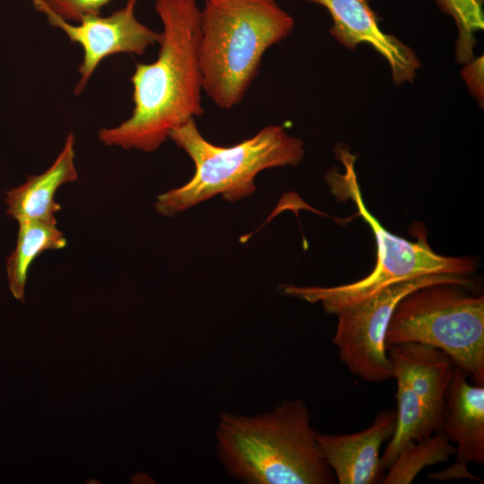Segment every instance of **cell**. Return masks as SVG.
Here are the masks:
<instances>
[{
  "label": "cell",
  "instance_id": "cell-6",
  "mask_svg": "<svg viewBox=\"0 0 484 484\" xmlns=\"http://www.w3.org/2000/svg\"><path fill=\"white\" fill-rule=\"evenodd\" d=\"M465 286L435 284L418 289L397 304L389 321L385 347L426 344L447 354L476 385H484V297Z\"/></svg>",
  "mask_w": 484,
  "mask_h": 484
},
{
  "label": "cell",
  "instance_id": "cell-18",
  "mask_svg": "<svg viewBox=\"0 0 484 484\" xmlns=\"http://www.w3.org/2000/svg\"><path fill=\"white\" fill-rule=\"evenodd\" d=\"M471 94L477 99L481 108L484 103V58L483 56L472 58L465 64L461 71Z\"/></svg>",
  "mask_w": 484,
  "mask_h": 484
},
{
  "label": "cell",
  "instance_id": "cell-14",
  "mask_svg": "<svg viewBox=\"0 0 484 484\" xmlns=\"http://www.w3.org/2000/svg\"><path fill=\"white\" fill-rule=\"evenodd\" d=\"M18 233L15 247L6 260V273L12 295L23 299L28 272L42 253L63 249L66 239L56 223L37 220H18Z\"/></svg>",
  "mask_w": 484,
  "mask_h": 484
},
{
  "label": "cell",
  "instance_id": "cell-2",
  "mask_svg": "<svg viewBox=\"0 0 484 484\" xmlns=\"http://www.w3.org/2000/svg\"><path fill=\"white\" fill-rule=\"evenodd\" d=\"M220 460L247 484H333L336 482L311 428L301 400L285 401L254 416L223 412L216 428Z\"/></svg>",
  "mask_w": 484,
  "mask_h": 484
},
{
  "label": "cell",
  "instance_id": "cell-13",
  "mask_svg": "<svg viewBox=\"0 0 484 484\" xmlns=\"http://www.w3.org/2000/svg\"><path fill=\"white\" fill-rule=\"evenodd\" d=\"M74 143L75 137L70 133L62 151L48 169L29 176L23 184L6 192L4 203L10 217L17 221L30 219L56 223V213L61 206L55 201L56 193L61 186L78 177Z\"/></svg>",
  "mask_w": 484,
  "mask_h": 484
},
{
  "label": "cell",
  "instance_id": "cell-9",
  "mask_svg": "<svg viewBox=\"0 0 484 484\" xmlns=\"http://www.w3.org/2000/svg\"><path fill=\"white\" fill-rule=\"evenodd\" d=\"M326 8L333 19L330 34L354 50L370 45L388 63L395 84L412 82L420 68L415 51L394 36L384 32L368 0H305Z\"/></svg>",
  "mask_w": 484,
  "mask_h": 484
},
{
  "label": "cell",
  "instance_id": "cell-10",
  "mask_svg": "<svg viewBox=\"0 0 484 484\" xmlns=\"http://www.w3.org/2000/svg\"><path fill=\"white\" fill-rule=\"evenodd\" d=\"M396 426V410L379 411L372 424L348 435L317 434L321 452L339 484H376L384 470L380 447Z\"/></svg>",
  "mask_w": 484,
  "mask_h": 484
},
{
  "label": "cell",
  "instance_id": "cell-4",
  "mask_svg": "<svg viewBox=\"0 0 484 484\" xmlns=\"http://www.w3.org/2000/svg\"><path fill=\"white\" fill-rule=\"evenodd\" d=\"M169 138L188 154L195 171L186 184L157 196L155 210L165 217H173L218 194L231 203L244 199L255 191L258 173L297 166L305 154L303 142L278 125H267L254 136L227 147L207 141L194 119L174 129Z\"/></svg>",
  "mask_w": 484,
  "mask_h": 484
},
{
  "label": "cell",
  "instance_id": "cell-3",
  "mask_svg": "<svg viewBox=\"0 0 484 484\" xmlns=\"http://www.w3.org/2000/svg\"><path fill=\"white\" fill-rule=\"evenodd\" d=\"M294 20L276 0H205L199 63L203 91L230 109L244 99L262 57L292 31Z\"/></svg>",
  "mask_w": 484,
  "mask_h": 484
},
{
  "label": "cell",
  "instance_id": "cell-15",
  "mask_svg": "<svg viewBox=\"0 0 484 484\" xmlns=\"http://www.w3.org/2000/svg\"><path fill=\"white\" fill-rule=\"evenodd\" d=\"M455 452V445L444 432L412 440L399 453L381 483L411 484L424 468L448 462Z\"/></svg>",
  "mask_w": 484,
  "mask_h": 484
},
{
  "label": "cell",
  "instance_id": "cell-8",
  "mask_svg": "<svg viewBox=\"0 0 484 484\" xmlns=\"http://www.w3.org/2000/svg\"><path fill=\"white\" fill-rule=\"evenodd\" d=\"M136 2L127 0L123 8L106 17L85 16L76 25L56 16H47L51 26L63 30L70 41L82 48V60L78 68L80 79L73 90L75 95L84 91L104 58L122 53L143 56L149 47L159 42L160 32L137 20Z\"/></svg>",
  "mask_w": 484,
  "mask_h": 484
},
{
  "label": "cell",
  "instance_id": "cell-7",
  "mask_svg": "<svg viewBox=\"0 0 484 484\" xmlns=\"http://www.w3.org/2000/svg\"><path fill=\"white\" fill-rule=\"evenodd\" d=\"M468 287L471 280L453 274H430L389 284L374 295L344 307L338 315L333 342L350 372L369 383L393 378L385 336L397 304L411 292L430 285Z\"/></svg>",
  "mask_w": 484,
  "mask_h": 484
},
{
  "label": "cell",
  "instance_id": "cell-16",
  "mask_svg": "<svg viewBox=\"0 0 484 484\" xmlns=\"http://www.w3.org/2000/svg\"><path fill=\"white\" fill-rule=\"evenodd\" d=\"M438 7L454 18L458 37L455 57L460 64L473 58L476 32L484 29V0H435Z\"/></svg>",
  "mask_w": 484,
  "mask_h": 484
},
{
  "label": "cell",
  "instance_id": "cell-5",
  "mask_svg": "<svg viewBox=\"0 0 484 484\" xmlns=\"http://www.w3.org/2000/svg\"><path fill=\"white\" fill-rule=\"evenodd\" d=\"M336 157L345 172L330 169L325 178L332 193L338 198L351 199L358 214L369 226L376 238L377 261L375 269L355 282L333 286L281 285V291L309 303H321L326 313L337 315L341 309L359 302L385 286L408 279L430 274H453L467 277L476 268L473 258L444 256L435 253L427 241L424 228L415 224L417 240L408 241L389 232L365 206L354 169L356 157L345 146H337Z\"/></svg>",
  "mask_w": 484,
  "mask_h": 484
},
{
  "label": "cell",
  "instance_id": "cell-19",
  "mask_svg": "<svg viewBox=\"0 0 484 484\" xmlns=\"http://www.w3.org/2000/svg\"><path fill=\"white\" fill-rule=\"evenodd\" d=\"M29 1H30L33 4V5L35 6L39 0H29Z\"/></svg>",
  "mask_w": 484,
  "mask_h": 484
},
{
  "label": "cell",
  "instance_id": "cell-17",
  "mask_svg": "<svg viewBox=\"0 0 484 484\" xmlns=\"http://www.w3.org/2000/svg\"><path fill=\"white\" fill-rule=\"evenodd\" d=\"M111 0H39L35 9L46 16L79 22L88 15L99 14L101 7Z\"/></svg>",
  "mask_w": 484,
  "mask_h": 484
},
{
  "label": "cell",
  "instance_id": "cell-11",
  "mask_svg": "<svg viewBox=\"0 0 484 484\" xmlns=\"http://www.w3.org/2000/svg\"><path fill=\"white\" fill-rule=\"evenodd\" d=\"M443 432L456 445L455 464L484 466V385H471L457 366L445 397Z\"/></svg>",
  "mask_w": 484,
  "mask_h": 484
},
{
  "label": "cell",
  "instance_id": "cell-1",
  "mask_svg": "<svg viewBox=\"0 0 484 484\" xmlns=\"http://www.w3.org/2000/svg\"><path fill=\"white\" fill-rule=\"evenodd\" d=\"M155 11L162 23L158 57L136 64L131 77L132 115L99 132L108 146L154 151L174 129L203 113L201 9L195 0H156Z\"/></svg>",
  "mask_w": 484,
  "mask_h": 484
},
{
  "label": "cell",
  "instance_id": "cell-12",
  "mask_svg": "<svg viewBox=\"0 0 484 484\" xmlns=\"http://www.w3.org/2000/svg\"><path fill=\"white\" fill-rule=\"evenodd\" d=\"M393 378L402 376L443 428L445 393L454 369L451 358L426 344L408 342L386 347Z\"/></svg>",
  "mask_w": 484,
  "mask_h": 484
}]
</instances>
